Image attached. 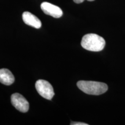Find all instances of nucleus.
I'll return each mask as SVG.
<instances>
[{
  "mask_svg": "<svg viewBox=\"0 0 125 125\" xmlns=\"http://www.w3.org/2000/svg\"><path fill=\"white\" fill-rule=\"evenodd\" d=\"M11 103L16 109L25 113L29 111V103L27 100L19 93H14L11 96Z\"/></svg>",
  "mask_w": 125,
  "mask_h": 125,
  "instance_id": "nucleus-4",
  "label": "nucleus"
},
{
  "mask_svg": "<svg viewBox=\"0 0 125 125\" xmlns=\"http://www.w3.org/2000/svg\"><path fill=\"white\" fill-rule=\"evenodd\" d=\"M77 86L83 92L90 95H100L105 93L108 90L107 84L96 81H79Z\"/></svg>",
  "mask_w": 125,
  "mask_h": 125,
  "instance_id": "nucleus-2",
  "label": "nucleus"
},
{
  "mask_svg": "<svg viewBox=\"0 0 125 125\" xmlns=\"http://www.w3.org/2000/svg\"><path fill=\"white\" fill-rule=\"evenodd\" d=\"M41 8L46 15L51 16L54 18H60L63 14L60 8L49 2H42L41 5Z\"/></svg>",
  "mask_w": 125,
  "mask_h": 125,
  "instance_id": "nucleus-5",
  "label": "nucleus"
},
{
  "mask_svg": "<svg viewBox=\"0 0 125 125\" xmlns=\"http://www.w3.org/2000/svg\"><path fill=\"white\" fill-rule=\"evenodd\" d=\"M81 46L84 49L92 52H100L105 46V40L96 34H87L83 37Z\"/></svg>",
  "mask_w": 125,
  "mask_h": 125,
  "instance_id": "nucleus-1",
  "label": "nucleus"
},
{
  "mask_svg": "<svg viewBox=\"0 0 125 125\" xmlns=\"http://www.w3.org/2000/svg\"><path fill=\"white\" fill-rule=\"evenodd\" d=\"M73 1H74V2L76 3V4H81V3H82L85 0H73ZM88 1H94V0H87Z\"/></svg>",
  "mask_w": 125,
  "mask_h": 125,
  "instance_id": "nucleus-9",
  "label": "nucleus"
},
{
  "mask_svg": "<svg viewBox=\"0 0 125 125\" xmlns=\"http://www.w3.org/2000/svg\"><path fill=\"white\" fill-rule=\"evenodd\" d=\"M15 81V77L9 70L0 69V82L5 85H10Z\"/></svg>",
  "mask_w": 125,
  "mask_h": 125,
  "instance_id": "nucleus-7",
  "label": "nucleus"
},
{
  "mask_svg": "<svg viewBox=\"0 0 125 125\" xmlns=\"http://www.w3.org/2000/svg\"><path fill=\"white\" fill-rule=\"evenodd\" d=\"M71 125H88V124L82 122H72Z\"/></svg>",
  "mask_w": 125,
  "mask_h": 125,
  "instance_id": "nucleus-8",
  "label": "nucleus"
},
{
  "mask_svg": "<svg viewBox=\"0 0 125 125\" xmlns=\"http://www.w3.org/2000/svg\"><path fill=\"white\" fill-rule=\"evenodd\" d=\"M35 88L41 96L47 100H51L54 95L52 86L45 80L40 79L37 81L35 83Z\"/></svg>",
  "mask_w": 125,
  "mask_h": 125,
  "instance_id": "nucleus-3",
  "label": "nucleus"
},
{
  "mask_svg": "<svg viewBox=\"0 0 125 125\" xmlns=\"http://www.w3.org/2000/svg\"><path fill=\"white\" fill-rule=\"evenodd\" d=\"M23 20L25 24L28 26L33 27L35 29H40L41 27L42 23L41 20L33 14L29 12H23L22 15Z\"/></svg>",
  "mask_w": 125,
  "mask_h": 125,
  "instance_id": "nucleus-6",
  "label": "nucleus"
}]
</instances>
